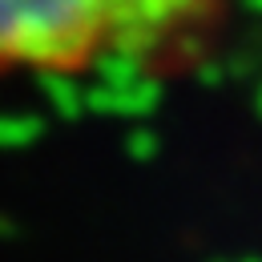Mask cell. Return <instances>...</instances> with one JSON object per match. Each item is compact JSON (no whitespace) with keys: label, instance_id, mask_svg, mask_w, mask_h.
<instances>
[{"label":"cell","instance_id":"6da1fadb","mask_svg":"<svg viewBox=\"0 0 262 262\" xmlns=\"http://www.w3.org/2000/svg\"><path fill=\"white\" fill-rule=\"evenodd\" d=\"M230 0H0V73L81 77L173 69L222 25Z\"/></svg>","mask_w":262,"mask_h":262}]
</instances>
